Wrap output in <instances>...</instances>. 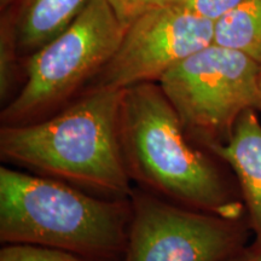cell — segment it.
Returning a JSON list of instances; mask_svg holds the SVG:
<instances>
[{"label":"cell","instance_id":"cell-10","mask_svg":"<svg viewBox=\"0 0 261 261\" xmlns=\"http://www.w3.org/2000/svg\"><path fill=\"white\" fill-rule=\"evenodd\" d=\"M213 44L242 52L261 65V0H244L214 22Z\"/></svg>","mask_w":261,"mask_h":261},{"label":"cell","instance_id":"cell-3","mask_svg":"<svg viewBox=\"0 0 261 261\" xmlns=\"http://www.w3.org/2000/svg\"><path fill=\"white\" fill-rule=\"evenodd\" d=\"M130 202L94 197L55 178L0 168V241L112 260L125 252Z\"/></svg>","mask_w":261,"mask_h":261},{"label":"cell","instance_id":"cell-6","mask_svg":"<svg viewBox=\"0 0 261 261\" xmlns=\"http://www.w3.org/2000/svg\"><path fill=\"white\" fill-rule=\"evenodd\" d=\"M122 261H226L244 248L242 220L133 190Z\"/></svg>","mask_w":261,"mask_h":261},{"label":"cell","instance_id":"cell-7","mask_svg":"<svg viewBox=\"0 0 261 261\" xmlns=\"http://www.w3.org/2000/svg\"><path fill=\"white\" fill-rule=\"evenodd\" d=\"M213 38L214 22L173 2L154 4L128 25L119 48L87 89L158 83L174 65L213 44Z\"/></svg>","mask_w":261,"mask_h":261},{"label":"cell","instance_id":"cell-18","mask_svg":"<svg viewBox=\"0 0 261 261\" xmlns=\"http://www.w3.org/2000/svg\"><path fill=\"white\" fill-rule=\"evenodd\" d=\"M169 0H156V4H159V3H167Z\"/></svg>","mask_w":261,"mask_h":261},{"label":"cell","instance_id":"cell-9","mask_svg":"<svg viewBox=\"0 0 261 261\" xmlns=\"http://www.w3.org/2000/svg\"><path fill=\"white\" fill-rule=\"evenodd\" d=\"M91 0H18L12 9L19 52L32 55L54 40Z\"/></svg>","mask_w":261,"mask_h":261},{"label":"cell","instance_id":"cell-12","mask_svg":"<svg viewBox=\"0 0 261 261\" xmlns=\"http://www.w3.org/2000/svg\"><path fill=\"white\" fill-rule=\"evenodd\" d=\"M0 261H89L76 254L34 246V244H5L0 250Z\"/></svg>","mask_w":261,"mask_h":261},{"label":"cell","instance_id":"cell-5","mask_svg":"<svg viewBox=\"0 0 261 261\" xmlns=\"http://www.w3.org/2000/svg\"><path fill=\"white\" fill-rule=\"evenodd\" d=\"M260 68L242 52L211 44L171 68L158 83L189 138L212 152L226 144L246 110L259 112Z\"/></svg>","mask_w":261,"mask_h":261},{"label":"cell","instance_id":"cell-2","mask_svg":"<svg viewBox=\"0 0 261 261\" xmlns=\"http://www.w3.org/2000/svg\"><path fill=\"white\" fill-rule=\"evenodd\" d=\"M123 90L87 89L50 117L3 125L2 158L113 200L133 194L120 139Z\"/></svg>","mask_w":261,"mask_h":261},{"label":"cell","instance_id":"cell-13","mask_svg":"<svg viewBox=\"0 0 261 261\" xmlns=\"http://www.w3.org/2000/svg\"><path fill=\"white\" fill-rule=\"evenodd\" d=\"M187 9L188 11L205 18L208 21L217 22L228 12L236 9L244 0H169Z\"/></svg>","mask_w":261,"mask_h":261},{"label":"cell","instance_id":"cell-4","mask_svg":"<svg viewBox=\"0 0 261 261\" xmlns=\"http://www.w3.org/2000/svg\"><path fill=\"white\" fill-rule=\"evenodd\" d=\"M126 29L108 0H91L64 32L29 55L24 84L3 109V125L38 121L63 106L110 61Z\"/></svg>","mask_w":261,"mask_h":261},{"label":"cell","instance_id":"cell-15","mask_svg":"<svg viewBox=\"0 0 261 261\" xmlns=\"http://www.w3.org/2000/svg\"><path fill=\"white\" fill-rule=\"evenodd\" d=\"M226 261H261V250H255L250 247H244L241 252Z\"/></svg>","mask_w":261,"mask_h":261},{"label":"cell","instance_id":"cell-8","mask_svg":"<svg viewBox=\"0 0 261 261\" xmlns=\"http://www.w3.org/2000/svg\"><path fill=\"white\" fill-rule=\"evenodd\" d=\"M212 152L234 173L253 233L250 248L261 250V119L256 109L240 116L232 136Z\"/></svg>","mask_w":261,"mask_h":261},{"label":"cell","instance_id":"cell-11","mask_svg":"<svg viewBox=\"0 0 261 261\" xmlns=\"http://www.w3.org/2000/svg\"><path fill=\"white\" fill-rule=\"evenodd\" d=\"M18 44L16 35L14 12H6L3 16L0 27V96L2 102L9 103L10 94L17 81Z\"/></svg>","mask_w":261,"mask_h":261},{"label":"cell","instance_id":"cell-16","mask_svg":"<svg viewBox=\"0 0 261 261\" xmlns=\"http://www.w3.org/2000/svg\"><path fill=\"white\" fill-rule=\"evenodd\" d=\"M18 0H2V9H8L9 6H15Z\"/></svg>","mask_w":261,"mask_h":261},{"label":"cell","instance_id":"cell-17","mask_svg":"<svg viewBox=\"0 0 261 261\" xmlns=\"http://www.w3.org/2000/svg\"><path fill=\"white\" fill-rule=\"evenodd\" d=\"M259 83H260V107H259V113L261 114V68H260V80H259Z\"/></svg>","mask_w":261,"mask_h":261},{"label":"cell","instance_id":"cell-1","mask_svg":"<svg viewBox=\"0 0 261 261\" xmlns=\"http://www.w3.org/2000/svg\"><path fill=\"white\" fill-rule=\"evenodd\" d=\"M120 139L130 179L149 192L225 219H243L242 196L219 166L223 161L189 138L159 83L123 89Z\"/></svg>","mask_w":261,"mask_h":261},{"label":"cell","instance_id":"cell-14","mask_svg":"<svg viewBox=\"0 0 261 261\" xmlns=\"http://www.w3.org/2000/svg\"><path fill=\"white\" fill-rule=\"evenodd\" d=\"M119 21L128 28L135 19L156 4V0H108Z\"/></svg>","mask_w":261,"mask_h":261}]
</instances>
